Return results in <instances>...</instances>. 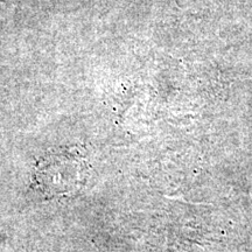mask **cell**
<instances>
[{
  "label": "cell",
  "instance_id": "obj_1",
  "mask_svg": "<svg viewBox=\"0 0 252 252\" xmlns=\"http://www.w3.org/2000/svg\"><path fill=\"white\" fill-rule=\"evenodd\" d=\"M35 179L39 189L50 196L72 194L82 182V165L72 156L54 154L39 163Z\"/></svg>",
  "mask_w": 252,
  "mask_h": 252
}]
</instances>
